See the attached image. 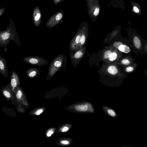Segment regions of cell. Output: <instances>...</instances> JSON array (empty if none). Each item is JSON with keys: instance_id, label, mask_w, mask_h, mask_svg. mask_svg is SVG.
<instances>
[{"instance_id": "obj_1", "label": "cell", "mask_w": 147, "mask_h": 147, "mask_svg": "<svg viewBox=\"0 0 147 147\" xmlns=\"http://www.w3.org/2000/svg\"><path fill=\"white\" fill-rule=\"evenodd\" d=\"M9 19V25L7 26L5 30H0V46L5 47L13 40L20 47L21 43L14 23L10 18Z\"/></svg>"}, {"instance_id": "obj_2", "label": "cell", "mask_w": 147, "mask_h": 147, "mask_svg": "<svg viewBox=\"0 0 147 147\" xmlns=\"http://www.w3.org/2000/svg\"><path fill=\"white\" fill-rule=\"evenodd\" d=\"M67 57L64 54H60L50 63L47 76V80L51 78L56 72L62 68L65 69Z\"/></svg>"}, {"instance_id": "obj_3", "label": "cell", "mask_w": 147, "mask_h": 147, "mask_svg": "<svg viewBox=\"0 0 147 147\" xmlns=\"http://www.w3.org/2000/svg\"><path fill=\"white\" fill-rule=\"evenodd\" d=\"M14 94L15 99L17 104V106H16L17 109L19 112H23V107L26 106L28 105L23 91L19 86Z\"/></svg>"}, {"instance_id": "obj_4", "label": "cell", "mask_w": 147, "mask_h": 147, "mask_svg": "<svg viewBox=\"0 0 147 147\" xmlns=\"http://www.w3.org/2000/svg\"><path fill=\"white\" fill-rule=\"evenodd\" d=\"M86 49L83 47L75 51H70L69 57L71 64L74 68L79 64L84 58L86 53Z\"/></svg>"}, {"instance_id": "obj_5", "label": "cell", "mask_w": 147, "mask_h": 147, "mask_svg": "<svg viewBox=\"0 0 147 147\" xmlns=\"http://www.w3.org/2000/svg\"><path fill=\"white\" fill-rule=\"evenodd\" d=\"M64 15L63 11H58L53 15L47 21L46 27L50 29L58 24L63 19Z\"/></svg>"}, {"instance_id": "obj_6", "label": "cell", "mask_w": 147, "mask_h": 147, "mask_svg": "<svg viewBox=\"0 0 147 147\" xmlns=\"http://www.w3.org/2000/svg\"><path fill=\"white\" fill-rule=\"evenodd\" d=\"M83 28H79L75 34L71 39L69 45L70 51H75L80 49L81 36Z\"/></svg>"}, {"instance_id": "obj_7", "label": "cell", "mask_w": 147, "mask_h": 147, "mask_svg": "<svg viewBox=\"0 0 147 147\" xmlns=\"http://www.w3.org/2000/svg\"><path fill=\"white\" fill-rule=\"evenodd\" d=\"M25 62L28 63L42 66L49 64V61L45 59L38 56L26 57L23 59Z\"/></svg>"}, {"instance_id": "obj_8", "label": "cell", "mask_w": 147, "mask_h": 147, "mask_svg": "<svg viewBox=\"0 0 147 147\" xmlns=\"http://www.w3.org/2000/svg\"><path fill=\"white\" fill-rule=\"evenodd\" d=\"M2 95L7 101H13L15 99L14 93L13 92L10 83L1 87Z\"/></svg>"}, {"instance_id": "obj_9", "label": "cell", "mask_w": 147, "mask_h": 147, "mask_svg": "<svg viewBox=\"0 0 147 147\" xmlns=\"http://www.w3.org/2000/svg\"><path fill=\"white\" fill-rule=\"evenodd\" d=\"M10 84L12 91L14 93L17 89L20 86V81L18 74L14 70L11 72Z\"/></svg>"}, {"instance_id": "obj_10", "label": "cell", "mask_w": 147, "mask_h": 147, "mask_svg": "<svg viewBox=\"0 0 147 147\" xmlns=\"http://www.w3.org/2000/svg\"><path fill=\"white\" fill-rule=\"evenodd\" d=\"M42 14L39 7L36 6L34 8L32 14V20L36 27L39 26L42 21Z\"/></svg>"}, {"instance_id": "obj_11", "label": "cell", "mask_w": 147, "mask_h": 147, "mask_svg": "<svg viewBox=\"0 0 147 147\" xmlns=\"http://www.w3.org/2000/svg\"><path fill=\"white\" fill-rule=\"evenodd\" d=\"M0 72L5 78L8 76V71L7 62L5 59L0 55Z\"/></svg>"}, {"instance_id": "obj_12", "label": "cell", "mask_w": 147, "mask_h": 147, "mask_svg": "<svg viewBox=\"0 0 147 147\" xmlns=\"http://www.w3.org/2000/svg\"><path fill=\"white\" fill-rule=\"evenodd\" d=\"M75 109L80 112H86L88 111L89 112L94 113V109L92 105L90 103H87L85 105H80L75 106Z\"/></svg>"}, {"instance_id": "obj_13", "label": "cell", "mask_w": 147, "mask_h": 147, "mask_svg": "<svg viewBox=\"0 0 147 147\" xmlns=\"http://www.w3.org/2000/svg\"><path fill=\"white\" fill-rule=\"evenodd\" d=\"M41 72L39 69L35 67L29 68L26 72V76L29 78L32 79L38 76Z\"/></svg>"}, {"instance_id": "obj_14", "label": "cell", "mask_w": 147, "mask_h": 147, "mask_svg": "<svg viewBox=\"0 0 147 147\" xmlns=\"http://www.w3.org/2000/svg\"><path fill=\"white\" fill-rule=\"evenodd\" d=\"M87 38V34L85 28L83 29L81 39L80 46V49L83 47L85 45L86 41Z\"/></svg>"}, {"instance_id": "obj_15", "label": "cell", "mask_w": 147, "mask_h": 147, "mask_svg": "<svg viewBox=\"0 0 147 147\" xmlns=\"http://www.w3.org/2000/svg\"><path fill=\"white\" fill-rule=\"evenodd\" d=\"M103 109L108 115L112 117H115L117 116V114L111 108H109L106 107H103Z\"/></svg>"}, {"instance_id": "obj_16", "label": "cell", "mask_w": 147, "mask_h": 147, "mask_svg": "<svg viewBox=\"0 0 147 147\" xmlns=\"http://www.w3.org/2000/svg\"><path fill=\"white\" fill-rule=\"evenodd\" d=\"M117 48L120 51L126 53H129L131 51L130 49L128 46L123 44L119 45Z\"/></svg>"}, {"instance_id": "obj_17", "label": "cell", "mask_w": 147, "mask_h": 147, "mask_svg": "<svg viewBox=\"0 0 147 147\" xmlns=\"http://www.w3.org/2000/svg\"><path fill=\"white\" fill-rule=\"evenodd\" d=\"M107 71L109 74L111 75H115L118 72L116 67L114 65L109 66L107 69Z\"/></svg>"}, {"instance_id": "obj_18", "label": "cell", "mask_w": 147, "mask_h": 147, "mask_svg": "<svg viewBox=\"0 0 147 147\" xmlns=\"http://www.w3.org/2000/svg\"><path fill=\"white\" fill-rule=\"evenodd\" d=\"M133 42L135 47L137 49H139L141 46V43L139 38L135 36L133 38Z\"/></svg>"}, {"instance_id": "obj_19", "label": "cell", "mask_w": 147, "mask_h": 147, "mask_svg": "<svg viewBox=\"0 0 147 147\" xmlns=\"http://www.w3.org/2000/svg\"><path fill=\"white\" fill-rule=\"evenodd\" d=\"M118 56V54L115 51L112 52L108 59L110 61H113L117 59Z\"/></svg>"}, {"instance_id": "obj_20", "label": "cell", "mask_w": 147, "mask_h": 147, "mask_svg": "<svg viewBox=\"0 0 147 147\" xmlns=\"http://www.w3.org/2000/svg\"><path fill=\"white\" fill-rule=\"evenodd\" d=\"M112 52L111 50H107L105 51L103 55L104 58L105 59H108Z\"/></svg>"}, {"instance_id": "obj_21", "label": "cell", "mask_w": 147, "mask_h": 147, "mask_svg": "<svg viewBox=\"0 0 147 147\" xmlns=\"http://www.w3.org/2000/svg\"><path fill=\"white\" fill-rule=\"evenodd\" d=\"M122 63L125 65H128L130 63V61L128 59H125L121 61Z\"/></svg>"}, {"instance_id": "obj_22", "label": "cell", "mask_w": 147, "mask_h": 147, "mask_svg": "<svg viewBox=\"0 0 147 147\" xmlns=\"http://www.w3.org/2000/svg\"><path fill=\"white\" fill-rule=\"evenodd\" d=\"M133 68L131 67H127L125 69L126 71L127 72H131L133 71Z\"/></svg>"}, {"instance_id": "obj_23", "label": "cell", "mask_w": 147, "mask_h": 147, "mask_svg": "<svg viewBox=\"0 0 147 147\" xmlns=\"http://www.w3.org/2000/svg\"><path fill=\"white\" fill-rule=\"evenodd\" d=\"M6 8L4 7L0 8V17L3 14Z\"/></svg>"}, {"instance_id": "obj_24", "label": "cell", "mask_w": 147, "mask_h": 147, "mask_svg": "<svg viewBox=\"0 0 147 147\" xmlns=\"http://www.w3.org/2000/svg\"><path fill=\"white\" fill-rule=\"evenodd\" d=\"M61 144L63 145H68L69 144V142L67 140H62L60 142Z\"/></svg>"}, {"instance_id": "obj_25", "label": "cell", "mask_w": 147, "mask_h": 147, "mask_svg": "<svg viewBox=\"0 0 147 147\" xmlns=\"http://www.w3.org/2000/svg\"><path fill=\"white\" fill-rule=\"evenodd\" d=\"M99 9L98 8H96L94 12V15L95 16H97L99 13Z\"/></svg>"}, {"instance_id": "obj_26", "label": "cell", "mask_w": 147, "mask_h": 147, "mask_svg": "<svg viewBox=\"0 0 147 147\" xmlns=\"http://www.w3.org/2000/svg\"><path fill=\"white\" fill-rule=\"evenodd\" d=\"M63 0H53V2L54 4L57 5L61 2Z\"/></svg>"}, {"instance_id": "obj_27", "label": "cell", "mask_w": 147, "mask_h": 147, "mask_svg": "<svg viewBox=\"0 0 147 147\" xmlns=\"http://www.w3.org/2000/svg\"><path fill=\"white\" fill-rule=\"evenodd\" d=\"M43 112V110L42 109H40L37 110L35 112V114L36 115H39Z\"/></svg>"}, {"instance_id": "obj_28", "label": "cell", "mask_w": 147, "mask_h": 147, "mask_svg": "<svg viewBox=\"0 0 147 147\" xmlns=\"http://www.w3.org/2000/svg\"><path fill=\"white\" fill-rule=\"evenodd\" d=\"M54 132L52 130H49L47 133V136L49 137L51 136V135Z\"/></svg>"}, {"instance_id": "obj_29", "label": "cell", "mask_w": 147, "mask_h": 147, "mask_svg": "<svg viewBox=\"0 0 147 147\" xmlns=\"http://www.w3.org/2000/svg\"><path fill=\"white\" fill-rule=\"evenodd\" d=\"M69 129V128L67 127H64L61 129V131L62 132H65L67 131Z\"/></svg>"}, {"instance_id": "obj_30", "label": "cell", "mask_w": 147, "mask_h": 147, "mask_svg": "<svg viewBox=\"0 0 147 147\" xmlns=\"http://www.w3.org/2000/svg\"><path fill=\"white\" fill-rule=\"evenodd\" d=\"M133 10L136 13H138L139 12V10L136 7L134 6L133 8Z\"/></svg>"}, {"instance_id": "obj_31", "label": "cell", "mask_w": 147, "mask_h": 147, "mask_svg": "<svg viewBox=\"0 0 147 147\" xmlns=\"http://www.w3.org/2000/svg\"><path fill=\"white\" fill-rule=\"evenodd\" d=\"M1 8V6L0 5V8Z\"/></svg>"}]
</instances>
